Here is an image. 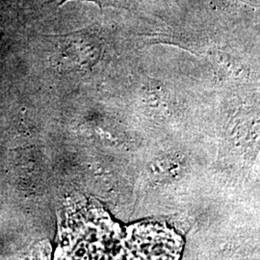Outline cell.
<instances>
[{
    "instance_id": "1",
    "label": "cell",
    "mask_w": 260,
    "mask_h": 260,
    "mask_svg": "<svg viewBox=\"0 0 260 260\" xmlns=\"http://www.w3.org/2000/svg\"><path fill=\"white\" fill-rule=\"evenodd\" d=\"M68 1H71V0H49L46 2V4L47 5L55 4L57 8H60ZM81 1L94 3L101 9L106 8V7H112L116 9L132 10L134 9L136 6L135 0H81Z\"/></svg>"
}]
</instances>
